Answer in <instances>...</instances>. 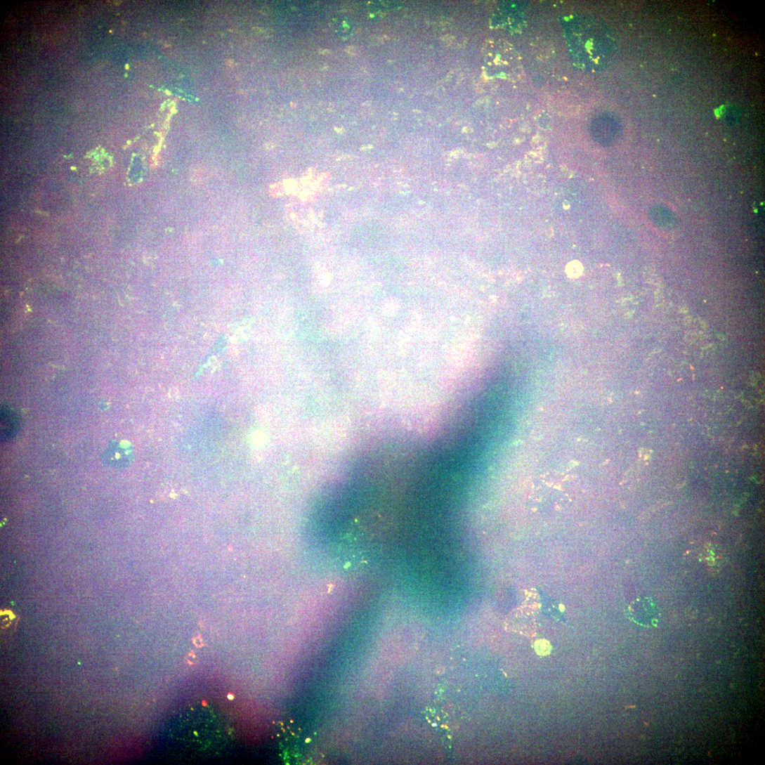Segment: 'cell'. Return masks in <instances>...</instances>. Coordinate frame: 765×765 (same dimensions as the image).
<instances>
[{
  "label": "cell",
  "mask_w": 765,
  "mask_h": 765,
  "mask_svg": "<svg viewBox=\"0 0 765 765\" xmlns=\"http://www.w3.org/2000/svg\"><path fill=\"white\" fill-rule=\"evenodd\" d=\"M180 734L186 745L203 752L222 750L230 739L224 715L216 708L203 705L185 713Z\"/></svg>",
  "instance_id": "6da1fadb"
},
{
  "label": "cell",
  "mask_w": 765,
  "mask_h": 765,
  "mask_svg": "<svg viewBox=\"0 0 765 765\" xmlns=\"http://www.w3.org/2000/svg\"><path fill=\"white\" fill-rule=\"evenodd\" d=\"M483 53L484 68L489 77L514 79L521 74L522 64L519 53L508 41L490 40L485 44Z\"/></svg>",
  "instance_id": "7a4b0ae2"
},
{
  "label": "cell",
  "mask_w": 765,
  "mask_h": 765,
  "mask_svg": "<svg viewBox=\"0 0 765 765\" xmlns=\"http://www.w3.org/2000/svg\"><path fill=\"white\" fill-rule=\"evenodd\" d=\"M567 273L570 277H579L582 273L581 264L576 261L570 263L567 267Z\"/></svg>",
  "instance_id": "3957f363"
},
{
  "label": "cell",
  "mask_w": 765,
  "mask_h": 765,
  "mask_svg": "<svg viewBox=\"0 0 765 765\" xmlns=\"http://www.w3.org/2000/svg\"><path fill=\"white\" fill-rule=\"evenodd\" d=\"M536 646V651L540 655H547L550 653V646L547 642H537Z\"/></svg>",
  "instance_id": "277c9868"
}]
</instances>
